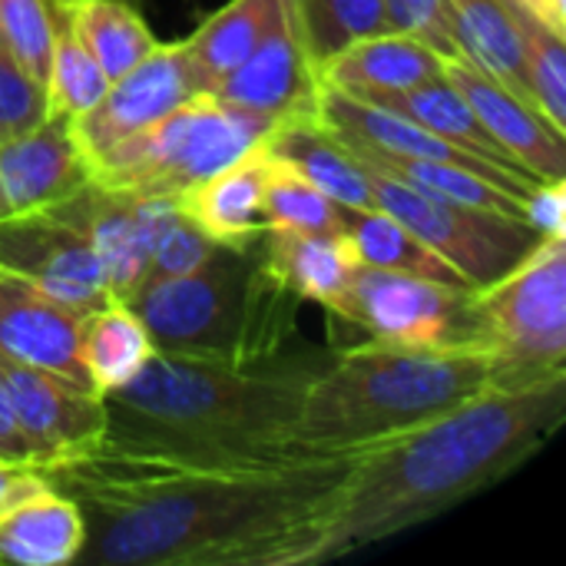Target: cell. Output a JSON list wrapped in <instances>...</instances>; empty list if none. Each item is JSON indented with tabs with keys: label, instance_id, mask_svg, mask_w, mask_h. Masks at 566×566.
I'll return each instance as SVG.
<instances>
[{
	"label": "cell",
	"instance_id": "cell-1",
	"mask_svg": "<svg viewBox=\"0 0 566 566\" xmlns=\"http://www.w3.org/2000/svg\"><path fill=\"white\" fill-rule=\"evenodd\" d=\"M358 454L179 461L93 448L36 468L86 524L76 564L302 566L328 537Z\"/></svg>",
	"mask_w": 566,
	"mask_h": 566
},
{
	"label": "cell",
	"instance_id": "cell-2",
	"mask_svg": "<svg viewBox=\"0 0 566 566\" xmlns=\"http://www.w3.org/2000/svg\"><path fill=\"white\" fill-rule=\"evenodd\" d=\"M566 371L488 385L448 415L358 454L338 504L328 560L391 541L514 474L564 424Z\"/></svg>",
	"mask_w": 566,
	"mask_h": 566
},
{
	"label": "cell",
	"instance_id": "cell-3",
	"mask_svg": "<svg viewBox=\"0 0 566 566\" xmlns=\"http://www.w3.org/2000/svg\"><path fill=\"white\" fill-rule=\"evenodd\" d=\"M332 352H279L252 365L153 355L123 388L103 395L99 448L179 461H282L308 385Z\"/></svg>",
	"mask_w": 566,
	"mask_h": 566
},
{
	"label": "cell",
	"instance_id": "cell-4",
	"mask_svg": "<svg viewBox=\"0 0 566 566\" xmlns=\"http://www.w3.org/2000/svg\"><path fill=\"white\" fill-rule=\"evenodd\" d=\"M494 385V358L468 345L368 338L332 352L305 391L292 444L312 454H361L448 415Z\"/></svg>",
	"mask_w": 566,
	"mask_h": 566
},
{
	"label": "cell",
	"instance_id": "cell-5",
	"mask_svg": "<svg viewBox=\"0 0 566 566\" xmlns=\"http://www.w3.org/2000/svg\"><path fill=\"white\" fill-rule=\"evenodd\" d=\"M129 305L159 355L252 365L289 348L302 298L269 272L255 242L216 245L199 269L146 282Z\"/></svg>",
	"mask_w": 566,
	"mask_h": 566
},
{
	"label": "cell",
	"instance_id": "cell-6",
	"mask_svg": "<svg viewBox=\"0 0 566 566\" xmlns=\"http://www.w3.org/2000/svg\"><path fill=\"white\" fill-rule=\"evenodd\" d=\"M275 129L216 93H192L156 123L113 143L86 166L90 182L133 196L179 199Z\"/></svg>",
	"mask_w": 566,
	"mask_h": 566
},
{
	"label": "cell",
	"instance_id": "cell-7",
	"mask_svg": "<svg viewBox=\"0 0 566 566\" xmlns=\"http://www.w3.org/2000/svg\"><path fill=\"white\" fill-rule=\"evenodd\" d=\"M471 342L494 358V385L566 371V235L541 242L468 302Z\"/></svg>",
	"mask_w": 566,
	"mask_h": 566
},
{
	"label": "cell",
	"instance_id": "cell-8",
	"mask_svg": "<svg viewBox=\"0 0 566 566\" xmlns=\"http://www.w3.org/2000/svg\"><path fill=\"white\" fill-rule=\"evenodd\" d=\"M358 163L365 166L378 206L405 229H411L428 249L448 259L474 289H484L507 275L541 242V232L521 216L461 206L381 166H371L365 159Z\"/></svg>",
	"mask_w": 566,
	"mask_h": 566
},
{
	"label": "cell",
	"instance_id": "cell-9",
	"mask_svg": "<svg viewBox=\"0 0 566 566\" xmlns=\"http://www.w3.org/2000/svg\"><path fill=\"white\" fill-rule=\"evenodd\" d=\"M471 295L474 292L468 289L361 265L352 279L342 322L378 342L474 348L468 312Z\"/></svg>",
	"mask_w": 566,
	"mask_h": 566
},
{
	"label": "cell",
	"instance_id": "cell-10",
	"mask_svg": "<svg viewBox=\"0 0 566 566\" xmlns=\"http://www.w3.org/2000/svg\"><path fill=\"white\" fill-rule=\"evenodd\" d=\"M50 212L86 235L99 259L109 298L129 302L146 279L153 242L166 219L176 212V202L103 189L86 179L70 199H63Z\"/></svg>",
	"mask_w": 566,
	"mask_h": 566
},
{
	"label": "cell",
	"instance_id": "cell-11",
	"mask_svg": "<svg viewBox=\"0 0 566 566\" xmlns=\"http://www.w3.org/2000/svg\"><path fill=\"white\" fill-rule=\"evenodd\" d=\"M318 123L348 146L371 149V153L388 156V159H421V163L464 166V169H474V172L488 176L491 182H497V186H504L524 199L541 186V179H534L521 169L501 166L494 159H484V156L438 136L434 129L415 123L405 113H395L381 103H371L365 96H355V93H345L335 86H322V93H318Z\"/></svg>",
	"mask_w": 566,
	"mask_h": 566
},
{
	"label": "cell",
	"instance_id": "cell-12",
	"mask_svg": "<svg viewBox=\"0 0 566 566\" xmlns=\"http://www.w3.org/2000/svg\"><path fill=\"white\" fill-rule=\"evenodd\" d=\"M10 408L30 448V471L103 444L106 405L96 391L0 355Z\"/></svg>",
	"mask_w": 566,
	"mask_h": 566
},
{
	"label": "cell",
	"instance_id": "cell-13",
	"mask_svg": "<svg viewBox=\"0 0 566 566\" xmlns=\"http://www.w3.org/2000/svg\"><path fill=\"white\" fill-rule=\"evenodd\" d=\"M0 269L23 275L76 315L109 302L93 245L50 209L0 219Z\"/></svg>",
	"mask_w": 566,
	"mask_h": 566
},
{
	"label": "cell",
	"instance_id": "cell-14",
	"mask_svg": "<svg viewBox=\"0 0 566 566\" xmlns=\"http://www.w3.org/2000/svg\"><path fill=\"white\" fill-rule=\"evenodd\" d=\"M192 93L196 90L189 80L182 40L156 43L136 66H129L123 76L109 80L106 93L90 109L70 116L66 129H70L76 153L90 166L113 143L156 123L159 116H166L172 106H179Z\"/></svg>",
	"mask_w": 566,
	"mask_h": 566
},
{
	"label": "cell",
	"instance_id": "cell-15",
	"mask_svg": "<svg viewBox=\"0 0 566 566\" xmlns=\"http://www.w3.org/2000/svg\"><path fill=\"white\" fill-rule=\"evenodd\" d=\"M86 541L80 504L36 471H13L0 491V564H76Z\"/></svg>",
	"mask_w": 566,
	"mask_h": 566
},
{
	"label": "cell",
	"instance_id": "cell-16",
	"mask_svg": "<svg viewBox=\"0 0 566 566\" xmlns=\"http://www.w3.org/2000/svg\"><path fill=\"white\" fill-rule=\"evenodd\" d=\"M444 80L471 103L481 126L491 133L507 159H514L541 182L566 179V136L557 133L531 103L481 73L464 56L444 60Z\"/></svg>",
	"mask_w": 566,
	"mask_h": 566
},
{
	"label": "cell",
	"instance_id": "cell-17",
	"mask_svg": "<svg viewBox=\"0 0 566 566\" xmlns=\"http://www.w3.org/2000/svg\"><path fill=\"white\" fill-rule=\"evenodd\" d=\"M80 318L23 275L0 269V355L90 388L80 361Z\"/></svg>",
	"mask_w": 566,
	"mask_h": 566
},
{
	"label": "cell",
	"instance_id": "cell-18",
	"mask_svg": "<svg viewBox=\"0 0 566 566\" xmlns=\"http://www.w3.org/2000/svg\"><path fill=\"white\" fill-rule=\"evenodd\" d=\"M318 93L322 83L315 80L289 17L255 46V53L239 63L219 86L216 96L265 116L275 126L318 119Z\"/></svg>",
	"mask_w": 566,
	"mask_h": 566
},
{
	"label": "cell",
	"instance_id": "cell-19",
	"mask_svg": "<svg viewBox=\"0 0 566 566\" xmlns=\"http://www.w3.org/2000/svg\"><path fill=\"white\" fill-rule=\"evenodd\" d=\"M86 179L66 116H43L27 133L0 143V219L53 209Z\"/></svg>",
	"mask_w": 566,
	"mask_h": 566
},
{
	"label": "cell",
	"instance_id": "cell-20",
	"mask_svg": "<svg viewBox=\"0 0 566 566\" xmlns=\"http://www.w3.org/2000/svg\"><path fill=\"white\" fill-rule=\"evenodd\" d=\"M269 272L302 302L328 308L345 318L348 289L361 269L358 249L348 232H289L265 229L259 239Z\"/></svg>",
	"mask_w": 566,
	"mask_h": 566
},
{
	"label": "cell",
	"instance_id": "cell-21",
	"mask_svg": "<svg viewBox=\"0 0 566 566\" xmlns=\"http://www.w3.org/2000/svg\"><path fill=\"white\" fill-rule=\"evenodd\" d=\"M269 163V143L259 139L239 159L189 186L176 209L192 219L212 242L229 249H249L265 235L262 212V179Z\"/></svg>",
	"mask_w": 566,
	"mask_h": 566
},
{
	"label": "cell",
	"instance_id": "cell-22",
	"mask_svg": "<svg viewBox=\"0 0 566 566\" xmlns=\"http://www.w3.org/2000/svg\"><path fill=\"white\" fill-rule=\"evenodd\" d=\"M444 76V56L424 40L385 30L348 43L322 70V86H335L355 96L405 93Z\"/></svg>",
	"mask_w": 566,
	"mask_h": 566
},
{
	"label": "cell",
	"instance_id": "cell-23",
	"mask_svg": "<svg viewBox=\"0 0 566 566\" xmlns=\"http://www.w3.org/2000/svg\"><path fill=\"white\" fill-rule=\"evenodd\" d=\"M285 0H229L196 33L182 40L186 66L196 93H216V86L245 63L255 46L282 23Z\"/></svg>",
	"mask_w": 566,
	"mask_h": 566
},
{
	"label": "cell",
	"instance_id": "cell-24",
	"mask_svg": "<svg viewBox=\"0 0 566 566\" xmlns=\"http://www.w3.org/2000/svg\"><path fill=\"white\" fill-rule=\"evenodd\" d=\"M269 149L292 166H298L328 199L348 209H378L375 189L365 176L358 156L332 136L318 119L285 123L265 136Z\"/></svg>",
	"mask_w": 566,
	"mask_h": 566
},
{
	"label": "cell",
	"instance_id": "cell-25",
	"mask_svg": "<svg viewBox=\"0 0 566 566\" xmlns=\"http://www.w3.org/2000/svg\"><path fill=\"white\" fill-rule=\"evenodd\" d=\"M448 3H451V23H454L461 56L471 60L481 73H488L491 80H497L501 86H507L514 96H521L541 113L537 93L527 73L524 46H521L507 3L504 0H448Z\"/></svg>",
	"mask_w": 566,
	"mask_h": 566
},
{
	"label": "cell",
	"instance_id": "cell-26",
	"mask_svg": "<svg viewBox=\"0 0 566 566\" xmlns=\"http://www.w3.org/2000/svg\"><path fill=\"white\" fill-rule=\"evenodd\" d=\"M153 355V338L129 302L109 298L80 318V361L99 398L133 381Z\"/></svg>",
	"mask_w": 566,
	"mask_h": 566
},
{
	"label": "cell",
	"instance_id": "cell-27",
	"mask_svg": "<svg viewBox=\"0 0 566 566\" xmlns=\"http://www.w3.org/2000/svg\"><path fill=\"white\" fill-rule=\"evenodd\" d=\"M345 232L352 235L361 265L478 292L448 259H441L434 249H428L411 229H405L381 206L378 209H348L345 206Z\"/></svg>",
	"mask_w": 566,
	"mask_h": 566
},
{
	"label": "cell",
	"instance_id": "cell-28",
	"mask_svg": "<svg viewBox=\"0 0 566 566\" xmlns=\"http://www.w3.org/2000/svg\"><path fill=\"white\" fill-rule=\"evenodd\" d=\"M285 17L318 83L325 63L348 43L391 30L381 0H285Z\"/></svg>",
	"mask_w": 566,
	"mask_h": 566
},
{
	"label": "cell",
	"instance_id": "cell-29",
	"mask_svg": "<svg viewBox=\"0 0 566 566\" xmlns=\"http://www.w3.org/2000/svg\"><path fill=\"white\" fill-rule=\"evenodd\" d=\"M365 99L381 103V106H388V109H395V113H405V116H411L415 123L434 129L438 136H444V139H451V143H458V146H464V149L484 156V159H494V163H501V166L521 169L514 159H507V156L497 149V143H494L491 133L481 126V119H478V113L471 109V103H468L444 76H441V80H431V83H424V86L405 90V93H381V96H365ZM521 172H527V169H521ZM527 176H531V172H527Z\"/></svg>",
	"mask_w": 566,
	"mask_h": 566
},
{
	"label": "cell",
	"instance_id": "cell-30",
	"mask_svg": "<svg viewBox=\"0 0 566 566\" xmlns=\"http://www.w3.org/2000/svg\"><path fill=\"white\" fill-rule=\"evenodd\" d=\"M70 23L106 73V80L123 76L159 43L149 23L126 0H80Z\"/></svg>",
	"mask_w": 566,
	"mask_h": 566
},
{
	"label": "cell",
	"instance_id": "cell-31",
	"mask_svg": "<svg viewBox=\"0 0 566 566\" xmlns=\"http://www.w3.org/2000/svg\"><path fill=\"white\" fill-rule=\"evenodd\" d=\"M265 229L289 232H345V206L328 199L298 166L269 149L262 179Z\"/></svg>",
	"mask_w": 566,
	"mask_h": 566
},
{
	"label": "cell",
	"instance_id": "cell-32",
	"mask_svg": "<svg viewBox=\"0 0 566 566\" xmlns=\"http://www.w3.org/2000/svg\"><path fill=\"white\" fill-rule=\"evenodd\" d=\"M109 80L83 46L70 20L53 23V46H50V70H46V116H76L90 109Z\"/></svg>",
	"mask_w": 566,
	"mask_h": 566
},
{
	"label": "cell",
	"instance_id": "cell-33",
	"mask_svg": "<svg viewBox=\"0 0 566 566\" xmlns=\"http://www.w3.org/2000/svg\"><path fill=\"white\" fill-rule=\"evenodd\" d=\"M0 36L17 63L46 90L53 23L43 0H0Z\"/></svg>",
	"mask_w": 566,
	"mask_h": 566
},
{
	"label": "cell",
	"instance_id": "cell-34",
	"mask_svg": "<svg viewBox=\"0 0 566 566\" xmlns=\"http://www.w3.org/2000/svg\"><path fill=\"white\" fill-rule=\"evenodd\" d=\"M219 242H212L192 219H186L179 209L166 219V226L159 229L156 242H153V252H149V265H146V282H156V279H172V275H186L192 269H199L212 249ZM139 285V289H143Z\"/></svg>",
	"mask_w": 566,
	"mask_h": 566
},
{
	"label": "cell",
	"instance_id": "cell-35",
	"mask_svg": "<svg viewBox=\"0 0 566 566\" xmlns=\"http://www.w3.org/2000/svg\"><path fill=\"white\" fill-rule=\"evenodd\" d=\"M46 116V90L0 43V143L27 133Z\"/></svg>",
	"mask_w": 566,
	"mask_h": 566
},
{
	"label": "cell",
	"instance_id": "cell-36",
	"mask_svg": "<svg viewBox=\"0 0 566 566\" xmlns=\"http://www.w3.org/2000/svg\"><path fill=\"white\" fill-rule=\"evenodd\" d=\"M381 3H385L391 30L424 40L444 60L461 56L448 0H381Z\"/></svg>",
	"mask_w": 566,
	"mask_h": 566
},
{
	"label": "cell",
	"instance_id": "cell-37",
	"mask_svg": "<svg viewBox=\"0 0 566 566\" xmlns=\"http://www.w3.org/2000/svg\"><path fill=\"white\" fill-rule=\"evenodd\" d=\"M527 222L541 235H566V179L541 182L527 196Z\"/></svg>",
	"mask_w": 566,
	"mask_h": 566
},
{
	"label": "cell",
	"instance_id": "cell-38",
	"mask_svg": "<svg viewBox=\"0 0 566 566\" xmlns=\"http://www.w3.org/2000/svg\"><path fill=\"white\" fill-rule=\"evenodd\" d=\"M0 464L3 468H27L30 471V448L20 434V424L10 408V391L0 371Z\"/></svg>",
	"mask_w": 566,
	"mask_h": 566
},
{
	"label": "cell",
	"instance_id": "cell-39",
	"mask_svg": "<svg viewBox=\"0 0 566 566\" xmlns=\"http://www.w3.org/2000/svg\"><path fill=\"white\" fill-rule=\"evenodd\" d=\"M514 3H521L524 10H531L534 17H541L560 36L566 33V0H514Z\"/></svg>",
	"mask_w": 566,
	"mask_h": 566
},
{
	"label": "cell",
	"instance_id": "cell-40",
	"mask_svg": "<svg viewBox=\"0 0 566 566\" xmlns=\"http://www.w3.org/2000/svg\"><path fill=\"white\" fill-rule=\"evenodd\" d=\"M46 3V13H50V23H60V20H70L73 17V7L80 0H43Z\"/></svg>",
	"mask_w": 566,
	"mask_h": 566
},
{
	"label": "cell",
	"instance_id": "cell-41",
	"mask_svg": "<svg viewBox=\"0 0 566 566\" xmlns=\"http://www.w3.org/2000/svg\"><path fill=\"white\" fill-rule=\"evenodd\" d=\"M0 43H3V36H0Z\"/></svg>",
	"mask_w": 566,
	"mask_h": 566
},
{
	"label": "cell",
	"instance_id": "cell-42",
	"mask_svg": "<svg viewBox=\"0 0 566 566\" xmlns=\"http://www.w3.org/2000/svg\"><path fill=\"white\" fill-rule=\"evenodd\" d=\"M126 3H133V0H126Z\"/></svg>",
	"mask_w": 566,
	"mask_h": 566
}]
</instances>
